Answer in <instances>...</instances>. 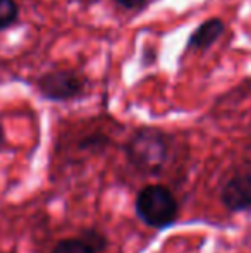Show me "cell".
Instances as JSON below:
<instances>
[{
  "label": "cell",
  "mask_w": 251,
  "mask_h": 253,
  "mask_svg": "<svg viewBox=\"0 0 251 253\" xmlns=\"http://www.w3.org/2000/svg\"><path fill=\"white\" fill-rule=\"evenodd\" d=\"M224 33V23L220 19L205 21L196 31L189 37V48H208L218 40V37Z\"/></svg>",
  "instance_id": "obj_5"
},
{
  "label": "cell",
  "mask_w": 251,
  "mask_h": 253,
  "mask_svg": "<svg viewBox=\"0 0 251 253\" xmlns=\"http://www.w3.org/2000/svg\"><path fill=\"white\" fill-rule=\"evenodd\" d=\"M81 238H83V240L86 241V243L90 245L97 253L102 252L105 247H107V238H105L102 233H98L97 229H86Z\"/></svg>",
  "instance_id": "obj_8"
},
{
  "label": "cell",
  "mask_w": 251,
  "mask_h": 253,
  "mask_svg": "<svg viewBox=\"0 0 251 253\" xmlns=\"http://www.w3.org/2000/svg\"><path fill=\"white\" fill-rule=\"evenodd\" d=\"M169 138L165 133L144 127L133 134L126 145V155L131 166L144 174H158L169 159Z\"/></svg>",
  "instance_id": "obj_1"
},
{
  "label": "cell",
  "mask_w": 251,
  "mask_h": 253,
  "mask_svg": "<svg viewBox=\"0 0 251 253\" xmlns=\"http://www.w3.org/2000/svg\"><path fill=\"white\" fill-rule=\"evenodd\" d=\"M136 215L153 229H165L172 226L179 215V203L174 193L162 184L144 186L134 202Z\"/></svg>",
  "instance_id": "obj_2"
},
{
  "label": "cell",
  "mask_w": 251,
  "mask_h": 253,
  "mask_svg": "<svg viewBox=\"0 0 251 253\" xmlns=\"http://www.w3.org/2000/svg\"><path fill=\"white\" fill-rule=\"evenodd\" d=\"M84 83L69 71H54L38 80V90L48 100L64 102L81 95Z\"/></svg>",
  "instance_id": "obj_3"
},
{
  "label": "cell",
  "mask_w": 251,
  "mask_h": 253,
  "mask_svg": "<svg viewBox=\"0 0 251 253\" xmlns=\"http://www.w3.org/2000/svg\"><path fill=\"white\" fill-rule=\"evenodd\" d=\"M115 2H117L119 5L126 7V9H136V7H140L144 0H115Z\"/></svg>",
  "instance_id": "obj_9"
},
{
  "label": "cell",
  "mask_w": 251,
  "mask_h": 253,
  "mask_svg": "<svg viewBox=\"0 0 251 253\" xmlns=\"http://www.w3.org/2000/svg\"><path fill=\"white\" fill-rule=\"evenodd\" d=\"M52 253H97L83 238H69L59 241Z\"/></svg>",
  "instance_id": "obj_6"
},
{
  "label": "cell",
  "mask_w": 251,
  "mask_h": 253,
  "mask_svg": "<svg viewBox=\"0 0 251 253\" xmlns=\"http://www.w3.org/2000/svg\"><path fill=\"white\" fill-rule=\"evenodd\" d=\"M17 3L14 0H0V30L9 28L17 19Z\"/></svg>",
  "instance_id": "obj_7"
},
{
  "label": "cell",
  "mask_w": 251,
  "mask_h": 253,
  "mask_svg": "<svg viewBox=\"0 0 251 253\" xmlns=\"http://www.w3.org/2000/svg\"><path fill=\"white\" fill-rule=\"evenodd\" d=\"M3 141H5V134H3V127L0 126V147L3 145Z\"/></svg>",
  "instance_id": "obj_10"
},
{
  "label": "cell",
  "mask_w": 251,
  "mask_h": 253,
  "mask_svg": "<svg viewBox=\"0 0 251 253\" xmlns=\"http://www.w3.org/2000/svg\"><path fill=\"white\" fill-rule=\"evenodd\" d=\"M220 200L231 212L251 209V174L232 176L220 191Z\"/></svg>",
  "instance_id": "obj_4"
}]
</instances>
